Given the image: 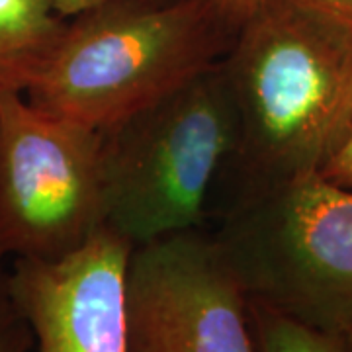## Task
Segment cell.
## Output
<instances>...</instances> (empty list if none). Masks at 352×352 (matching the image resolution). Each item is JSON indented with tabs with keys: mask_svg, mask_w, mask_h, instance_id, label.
<instances>
[{
	"mask_svg": "<svg viewBox=\"0 0 352 352\" xmlns=\"http://www.w3.org/2000/svg\"><path fill=\"white\" fill-rule=\"evenodd\" d=\"M34 333L14 300L10 272L0 261V352H30Z\"/></svg>",
	"mask_w": 352,
	"mask_h": 352,
	"instance_id": "30bf717a",
	"label": "cell"
},
{
	"mask_svg": "<svg viewBox=\"0 0 352 352\" xmlns=\"http://www.w3.org/2000/svg\"><path fill=\"white\" fill-rule=\"evenodd\" d=\"M215 10L226 20V24L239 32V28L245 24V20L254 12V8L261 4V0H212Z\"/></svg>",
	"mask_w": 352,
	"mask_h": 352,
	"instance_id": "7c38bea8",
	"label": "cell"
},
{
	"mask_svg": "<svg viewBox=\"0 0 352 352\" xmlns=\"http://www.w3.org/2000/svg\"><path fill=\"white\" fill-rule=\"evenodd\" d=\"M346 352H352V329L346 333Z\"/></svg>",
	"mask_w": 352,
	"mask_h": 352,
	"instance_id": "9a60e30c",
	"label": "cell"
},
{
	"mask_svg": "<svg viewBox=\"0 0 352 352\" xmlns=\"http://www.w3.org/2000/svg\"><path fill=\"white\" fill-rule=\"evenodd\" d=\"M302 6H307L315 12H321L335 18L342 24L352 25V0H294Z\"/></svg>",
	"mask_w": 352,
	"mask_h": 352,
	"instance_id": "4fadbf2b",
	"label": "cell"
},
{
	"mask_svg": "<svg viewBox=\"0 0 352 352\" xmlns=\"http://www.w3.org/2000/svg\"><path fill=\"white\" fill-rule=\"evenodd\" d=\"M321 175L327 176L329 180L337 182L340 186L352 188V129L337 155L325 164Z\"/></svg>",
	"mask_w": 352,
	"mask_h": 352,
	"instance_id": "8fae6325",
	"label": "cell"
},
{
	"mask_svg": "<svg viewBox=\"0 0 352 352\" xmlns=\"http://www.w3.org/2000/svg\"><path fill=\"white\" fill-rule=\"evenodd\" d=\"M249 317L258 352H346V335L327 333L249 302Z\"/></svg>",
	"mask_w": 352,
	"mask_h": 352,
	"instance_id": "9c48e42d",
	"label": "cell"
},
{
	"mask_svg": "<svg viewBox=\"0 0 352 352\" xmlns=\"http://www.w3.org/2000/svg\"><path fill=\"white\" fill-rule=\"evenodd\" d=\"M126 311L127 352H258L249 300L200 229L131 251Z\"/></svg>",
	"mask_w": 352,
	"mask_h": 352,
	"instance_id": "8992f818",
	"label": "cell"
},
{
	"mask_svg": "<svg viewBox=\"0 0 352 352\" xmlns=\"http://www.w3.org/2000/svg\"><path fill=\"white\" fill-rule=\"evenodd\" d=\"M102 2H106V0H55V6L65 18H71V16L82 12L87 8H92L96 4H102Z\"/></svg>",
	"mask_w": 352,
	"mask_h": 352,
	"instance_id": "5bb4252c",
	"label": "cell"
},
{
	"mask_svg": "<svg viewBox=\"0 0 352 352\" xmlns=\"http://www.w3.org/2000/svg\"><path fill=\"white\" fill-rule=\"evenodd\" d=\"M104 227L102 131L0 94V261H57Z\"/></svg>",
	"mask_w": 352,
	"mask_h": 352,
	"instance_id": "5b68a950",
	"label": "cell"
},
{
	"mask_svg": "<svg viewBox=\"0 0 352 352\" xmlns=\"http://www.w3.org/2000/svg\"><path fill=\"white\" fill-rule=\"evenodd\" d=\"M67 20L55 0H0V94H25L51 61Z\"/></svg>",
	"mask_w": 352,
	"mask_h": 352,
	"instance_id": "ba28073f",
	"label": "cell"
},
{
	"mask_svg": "<svg viewBox=\"0 0 352 352\" xmlns=\"http://www.w3.org/2000/svg\"><path fill=\"white\" fill-rule=\"evenodd\" d=\"M235 36L212 0H106L67 20L25 98L106 131L221 63Z\"/></svg>",
	"mask_w": 352,
	"mask_h": 352,
	"instance_id": "7a4b0ae2",
	"label": "cell"
},
{
	"mask_svg": "<svg viewBox=\"0 0 352 352\" xmlns=\"http://www.w3.org/2000/svg\"><path fill=\"white\" fill-rule=\"evenodd\" d=\"M245 188L321 173L352 129V25L261 0L221 61ZM243 188V190H245Z\"/></svg>",
	"mask_w": 352,
	"mask_h": 352,
	"instance_id": "6da1fadb",
	"label": "cell"
},
{
	"mask_svg": "<svg viewBox=\"0 0 352 352\" xmlns=\"http://www.w3.org/2000/svg\"><path fill=\"white\" fill-rule=\"evenodd\" d=\"M106 227L133 247L200 229L239 122L221 63L102 131Z\"/></svg>",
	"mask_w": 352,
	"mask_h": 352,
	"instance_id": "3957f363",
	"label": "cell"
},
{
	"mask_svg": "<svg viewBox=\"0 0 352 352\" xmlns=\"http://www.w3.org/2000/svg\"><path fill=\"white\" fill-rule=\"evenodd\" d=\"M214 239L249 302L352 329V188L321 173L245 188Z\"/></svg>",
	"mask_w": 352,
	"mask_h": 352,
	"instance_id": "277c9868",
	"label": "cell"
},
{
	"mask_svg": "<svg viewBox=\"0 0 352 352\" xmlns=\"http://www.w3.org/2000/svg\"><path fill=\"white\" fill-rule=\"evenodd\" d=\"M133 249L104 227L63 258H14L10 288L36 351L127 352L126 282Z\"/></svg>",
	"mask_w": 352,
	"mask_h": 352,
	"instance_id": "52a82bcc",
	"label": "cell"
}]
</instances>
